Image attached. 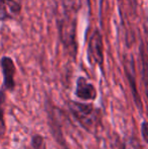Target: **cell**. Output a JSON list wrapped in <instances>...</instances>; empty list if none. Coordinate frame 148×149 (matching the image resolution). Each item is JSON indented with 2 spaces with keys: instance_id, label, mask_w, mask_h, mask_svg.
Listing matches in <instances>:
<instances>
[{
  "instance_id": "1",
  "label": "cell",
  "mask_w": 148,
  "mask_h": 149,
  "mask_svg": "<svg viewBox=\"0 0 148 149\" xmlns=\"http://www.w3.org/2000/svg\"><path fill=\"white\" fill-rule=\"evenodd\" d=\"M59 36L65 48L72 56H76V19L73 13L66 12L59 19Z\"/></svg>"
},
{
  "instance_id": "2",
  "label": "cell",
  "mask_w": 148,
  "mask_h": 149,
  "mask_svg": "<svg viewBox=\"0 0 148 149\" xmlns=\"http://www.w3.org/2000/svg\"><path fill=\"white\" fill-rule=\"evenodd\" d=\"M70 112L74 118L81 124L83 128L90 130L94 123V107L91 104H83L78 102H69L68 104Z\"/></svg>"
},
{
  "instance_id": "3",
  "label": "cell",
  "mask_w": 148,
  "mask_h": 149,
  "mask_svg": "<svg viewBox=\"0 0 148 149\" xmlns=\"http://www.w3.org/2000/svg\"><path fill=\"white\" fill-rule=\"evenodd\" d=\"M87 57L90 64H97L103 69L104 66V44L99 30H94L90 35L87 44Z\"/></svg>"
},
{
  "instance_id": "4",
  "label": "cell",
  "mask_w": 148,
  "mask_h": 149,
  "mask_svg": "<svg viewBox=\"0 0 148 149\" xmlns=\"http://www.w3.org/2000/svg\"><path fill=\"white\" fill-rule=\"evenodd\" d=\"M1 65L2 74H3V88L7 89L9 91H13L15 87V80H14V75H15V65L13 60L10 57L4 56L0 60Z\"/></svg>"
},
{
  "instance_id": "5",
  "label": "cell",
  "mask_w": 148,
  "mask_h": 149,
  "mask_svg": "<svg viewBox=\"0 0 148 149\" xmlns=\"http://www.w3.org/2000/svg\"><path fill=\"white\" fill-rule=\"evenodd\" d=\"M22 12V5L16 0H0V22L15 19Z\"/></svg>"
},
{
  "instance_id": "6",
  "label": "cell",
  "mask_w": 148,
  "mask_h": 149,
  "mask_svg": "<svg viewBox=\"0 0 148 149\" xmlns=\"http://www.w3.org/2000/svg\"><path fill=\"white\" fill-rule=\"evenodd\" d=\"M76 97L83 100H93L97 98V92L94 85L87 81L85 77H78L76 80V89H75Z\"/></svg>"
},
{
  "instance_id": "7",
  "label": "cell",
  "mask_w": 148,
  "mask_h": 149,
  "mask_svg": "<svg viewBox=\"0 0 148 149\" xmlns=\"http://www.w3.org/2000/svg\"><path fill=\"white\" fill-rule=\"evenodd\" d=\"M126 73H127V76H128L129 82H130V85H131V89H132V93H133V97H134L135 104L137 106L138 110L140 111V113H142L143 112V108H142V104H141L140 95H139L138 91H137L136 81H135L134 66H133V64L131 65L130 67H126Z\"/></svg>"
},
{
  "instance_id": "8",
  "label": "cell",
  "mask_w": 148,
  "mask_h": 149,
  "mask_svg": "<svg viewBox=\"0 0 148 149\" xmlns=\"http://www.w3.org/2000/svg\"><path fill=\"white\" fill-rule=\"evenodd\" d=\"M5 89H0V138L5 132V121H4V104H5Z\"/></svg>"
},
{
  "instance_id": "9",
  "label": "cell",
  "mask_w": 148,
  "mask_h": 149,
  "mask_svg": "<svg viewBox=\"0 0 148 149\" xmlns=\"http://www.w3.org/2000/svg\"><path fill=\"white\" fill-rule=\"evenodd\" d=\"M33 149H44V137L41 135H34L32 137Z\"/></svg>"
},
{
  "instance_id": "10",
  "label": "cell",
  "mask_w": 148,
  "mask_h": 149,
  "mask_svg": "<svg viewBox=\"0 0 148 149\" xmlns=\"http://www.w3.org/2000/svg\"><path fill=\"white\" fill-rule=\"evenodd\" d=\"M122 149H141V145H139V143L135 139H130L124 142Z\"/></svg>"
},
{
  "instance_id": "11",
  "label": "cell",
  "mask_w": 148,
  "mask_h": 149,
  "mask_svg": "<svg viewBox=\"0 0 148 149\" xmlns=\"http://www.w3.org/2000/svg\"><path fill=\"white\" fill-rule=\"evenodd\" d=\"M141 134H142V138L144 140V142L148 141V127H147V123L146 121H143L141 124Z\"/></svg>"
},
{
  "instance_id": "12",
  "label": "cell",
  "mask_w": 148,
  "mask_h": 149,
  "mask_svg": "<svg viewBox=\"0 0 148 149\" xmlns=\"http://www.w3.org/2000/svg\"><path fill=\"white\" fill-rule=\"evenodd\" d=\"M130 1H133V2H135V1H136V0H130Z\"/></svg>"
}]
</instances>
